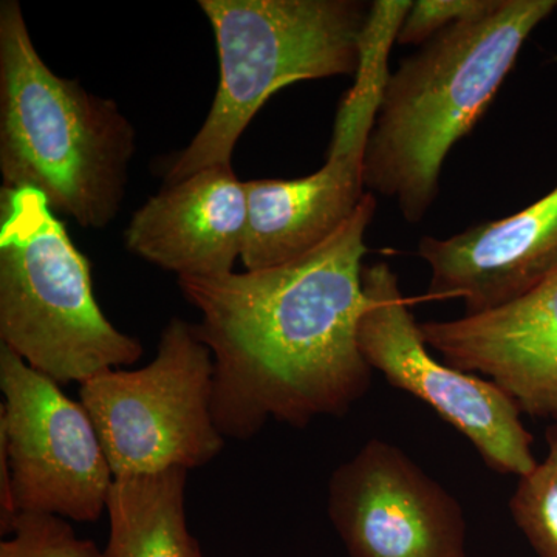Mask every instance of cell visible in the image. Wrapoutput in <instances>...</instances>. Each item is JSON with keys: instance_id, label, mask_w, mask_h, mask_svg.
Instances as JSON below:
<instances>
[{"instance_id": "6da1fadb", "label": "cell", "mask_w": 557, "mask_h": 557, "mask_svg": "<svg viewBox=\"0 0 557 557\" xmlns=\"http://www.w3.org/2000/svg\"><path fill=\"white\" fill-rule=\"evenodd\" d=\"M375 211L368 193L333 236L281 265L178 277L214 359L212 410L223 437L247 442L270 420L302 429L319 417H343L368 394L373 370L358 327Z\"/></svg>"}, {"instance_id": "7a4b0ae2", "label": "cell", "mask_w": 557, "mask_h": 557, "mask_svg": "<svg viewBox=\"0 0 557 557\" xmlns=\"http://www.w3.org/2000/svg\"><path fill=\"white\" fill-rule=\"evenodd\" d=\"M557 0H500L424 44L388 75L366 149L368 193L397 203L420 223L438 196L450 149L496 98L527 39Z\"/></svg>"}, {"instance_id": "3957f363", "label": "cell", "mask_w": 557, "mask_h": 557, "mask_svg": "<svg viewBox=\"0 0 557 557\" xmlns=\"http://www.w3.org/2000/svg\"><path fill=\"white\" fill-rule=\"evenodd\" d=\"M135 129L119 104L62 78L36 50L16 0L0 3V172L7 188L38 190L51 211L87 230L120 212Z\"/></svg>"}, {"instance_id": "277c9868", "label": "cell", "mask_w": 557, "mask_h": 557, "mask_svg": "<svg viewBox=\"0 0 557 557\" xmlns=\"http://www.w3.org/2000/svg\"><path fill=\"white\" fill-rule=\"evenodd\" d=\"M219 53V86L203 126L172 159L164 186L231 164L256 113L300 81L354 75L372 3L361 0H200Z\"/></svg>"}, {"instance_id": "5b68a950", "label": "cell", "mask_w": 557, "mask_h": 557, "mask_svg": "<svg viewBox=\"0 0 557 557\" xmlns=\"http://www.w3.org/2000/svg\"><path fill=\"white\" fill-rule=\"evenodd\" d=\"M0 341L60 386L143 355L139 339L102 313L89 260L30 188L0 190Z\"/></svg>"}, {"instance_id": "8992f818", "label": "cell", "mask_w": 557, "mask_h": 557, "mask_svg": "<svg viewBox=\"0 0 557 557\" xmlns=\"http://www.w3.org/2000/svg\"><path fill=\"white\" fill-rule=\"evenodd\" d=\"M79 398L116 478L207 467L225 437L214 420V359L197 324L172 318L156 358L141 369L106 370Z\"/></svg>"}, {"instance_id": "52a82bcc", "label": "cell", "mask_w": 557, "mask_h": 557, "mask_svg": "<svg viewBox=\"0 0 557 557\" xmlns=\"http://www.w3.org/2000/svg\"><path fill=\"white\" fill-rule=\"evenodd\" d=\"M368 307L358 327L362 357L387 383L429 406L474 446L487 468L522 478L536 467L533 435L493 381L438 361L386 262L362 270Z\"/></svg>"}, {"instance_id": "ba28073f", "label": "cell", "mask_w": 557, "mask_h": 557, "mask_svg": "<svg viewBox=\"0 0 557 557\" xmlns=\"http://www.w3.org/2000/svg\"><path fill=\"white\" fill-rule=\"evenodd\" d=\"M0 446L5 449L17 515L95 522L115 475L83 403L0 344Z\"/></svg>"}, {"instance_id": "9c48e42d", "label": "cell", "mask_w": 557, "mask_h": 557, "mask_svg": "<svg viewBox=\"0 0 557 557\" xmlns=\"http://www.w3.org/2000/svg\"><path fill=\"white\" fill-rule=\"evenodd\" d=\"M327 511L348 557H468L457 498L384 440L333 471Z\"/></svg>"}, {"instance_id": "30bf717a", "label": "cell", "mask_w": 557, "mask_h": 557, "mask_svg": "<svg viewBox=\"0 0 557 557\" xmlns=\"http://www.w3.org/2000/svg\"><path fill=\"white\" fill-rule=\"evenodd\" d=\"M386 79L361 73L341 102L327 160L307 177L245 182V270L281 265L329 239L357 212L368 189L366 149Z\"/></svg>"}, {"instance_id": "8fae6325", "label": "cell", "mask_w": 557, "mask_h": 557, "mask_svg": "<svg viewBox=\"0 0 557 557\" xmlns=\"http://www.w3.org/2000/svg\"><path fill=\"white\" fill-rule=\"evenodd\" d=\"M420 327L449 366L493 381L520 412L557 424V274L497 309Z\"/></svg>"}, {"instance_id": "7c38bea8", "label": "cell", "mask_w": 557, "mask_h": 557, "mask_svg": "<svg viewBox=\"0 0 557 557\" xmlns=\"http://www.w3.org/2000/svg\"><path fill=\"white\" fill-rule=\"evenodd\" d=\"M418 256L431 270L432 298L460 299L467 314L505 306L557 274V186L508 218L423 237Z\"/></svg>"}, {"instance_id": "4fadbf2b", "label": "cell", "mask_w": 557, "mask_h": 557, "mask_svg": "<svg viewBox=\"0 0 557 557\" xmlns=\"http://www.w3.org/2000/svg\"><path fill=\"white\" fill-rule=\"evenodd\" d=\"M247 189L231 164L164 186L132 218L129 251L178 277L233 273L247 233Z\"/></svg>"}, {"instance_id": "5bb4252c", "label": "cell", "mask_w": 557, "mask_h": 557, "mask_svg": "<svg viewBox=\"0 0 557 557\" xmlns=\"http://www.w3.org/2000/svg\"><path fill=\"white\" fill-rule=\"evenodd\" d=\"M186 469L116 478L102 557H205L186 519Z\"/></svg>"}, {"instance_id": "9a60e30c", "label": "cell", "mask_w": 557, "mask_h": 557, "mask_svg": "<svg viewBox=\"0 0 557 557\" xmlns=\"http://www.w3.org/2000/svg\"><path fill=\"white\" fill-rule=\"evenodd\" d=\"M545 440L547 456L519 478L509 512L537 557H557V424Z\"/></svg>"}, {"instance_id": "2e32d148", "label": "cell", "mask_w": 557, "mask_h": 557, "mask_svg": "<svg viewBox=\"0 0 557 557\" xmlns=\"http://www.w3.org/2000/svg\"><path fill=\"white\" fill-rule=\"evenodd\" d=\"M0 557H102V552L90 539L79 537L69 520L27 512L0 542Z\"/></svg>"}, {"instance_id": "e0dca14e", "label": "cell", "mask_w": 557, "mask_h": 557, "mask_svg": "<svg viewBox=\"0 0 557 557\" xmlns=\"http://www.w3.org/2000/svg\"><path fill=\"white\" fill-rule=\"evenodd\" d=\"M500 0H417L399 25L397 42L424 46L440 33L460 22L491 13Z\"/></svg>"}]
</instances>
